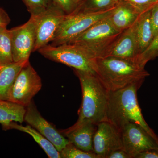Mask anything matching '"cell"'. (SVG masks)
Instances as JSON below:
<instances>
[{
	"label": "cell",
	"instance_id": "1",
	"mask_svg": "<svg viewBox=\"0 0 158 158\" xmlns=\"http://www.w3.org/2000/svg\"><path fill=\"white\" fill-rule=\"evenodd\" d=\"M79 79L82 91V102L79 110V118L69 129L75 128L82 124H98L107 121L109 91L96 75L74 69Z\"/></svg>",
	"mask_w": 158,
	"mask_h": 158
},
{
	"label": "cell",
	"instance_id": "2",
	"mask_svg": "<svg viewBox=\"0 0 158 158\" xmlns=\"http://www.w3.org/2000/svg\"><path fill=\"white\" fill-rule=\"evenodd\" d=\"M141 86L133 84L109 91L107 119L120 131L129 123L138 124L158 142V136L145 121L138 104L137 91Z\"/></svg>",
	"mask_w": 158,
	"mask_h": 158
},
{
	"label": "cell",
	"instance_id": "3",
	"mask_svg": "<svg viewBox=\"0 0 158 158\" xmlns=\"http://www.w3.org/2000/svg\"><path fill=\"white\" fill-rule=\"evenodd\" d=\"M96 75L109 91L142 85L149 73L133 60L109 56L96 59Z\"/></svg>",
	"mask_w": 158,
	"mask_h": 158
},
{
	"label": "cell",
	"instance_id": "4",
	"mask_svg": "<svg viewBox=\"0 0 158 158\" xmlns=\"http://www.w3.org/2000/svg\"><path fill=\"white\" fill-rule=\"evenodd\" d=\"M109 17L96 23L69 44L81 47L94 59L103 58L123 32L113 26Z\"/></svg>",
	"mask_w": 158,
	"mask_h": 158
},
{
	"label": "cell",
	"instance_id": "5",
	"mask_svg": "<svg viewBox=\"0 0 158 158\" xmlns=\"http://www.w3.org/2000/svg\"><path fill=\"white\" fill-rule=\"evenodd\" d=\"M38 52L47 59L62 63L74 69L96 75V59L85 49L73 44L54 46L47 44Z\"/></svg>",
	"mask_w": 158,
	"mask_h": 158
},
{
	"label": "cell",
	"instance_id": "6",
	"mask_svg": "<svg viewBox=\"0 0 158 158\" xmlns=\"http://www.w3.org/2000/svg\"><path fill=\"white\" fill-rule=\"evenodd\" d=\"M115 6L100 12L78 11L66 15L51 45L57 46L70 43L94 24L110 16Z\"/></svg>",
	"mask_w": 158,
	"mask_h": 158
},
{
	"label": "cell",
	"instance_id": "7",
	"mask_svg": "<svg viewBox=\"0 0 158 158\" xmlns=\"http://www.w3.org/2000/svg\"><path fill=\"white\" fill-rule=\"evenodd\" d=\"M42 86L40 77L27 61L20 71L11 86L8 101L26 107Z\"/></svg>",
	"mask_w": 158,
	"mask_h": 158
},
{
	"label": "cell",
	"instance_id": "8",
	"mask_svg": "<svg viewBox=\"0 0 158 158\" xmlns=\"http://www.w3.org/2000/svg\"><path fill=\"white\" fill-rule=\"evenodd\" d=\"M37 16L31 15L24 24L11 29L13 62L29 61L36 40Z\"/></svg>",
	"mask_w": 158,
	"mask_h": 158
},
{
	"label": "cell",
	"instance_id": "9",
	"mask_svg": "<svg viewBox=\"0 0 158 158\" xmlns=\"http://www.w3.org/2000/svg\"><path fill=\"white\" fill-rule=\"evenodd\" d=\"M66 15L52 2L45 11L37 15L36 40L33 52L38 51L53 40Z\"/></svg>",
	"mask_w": 158,
	"mask_h": 158
},
{
	"label": "cell",
	"instance_id": "10",
	"mask_svg": "<svg viewBox=\"0 0 158 158\" xmlns=\"http://www.w3.org/2000/svg\"><path fill=\"white\" fill-rule=\"evenodd\" d=\"M121 149H123L121 131L108 121L97 125L93 150L99 158H108L113 152Z\"/></svg>",
	"mask_w": 158,
	"mask_h": 158
},
{
	"label": "cell",
	"instance_id": "11",
	"mask_svg": "<svg viewBox=\"0 0 158 158\" xmlns=\"http://www.w3.org/2000/svg\"><path fill=\"white\" fill-rule=\"evenodd\" d=\"M120 131L123 149L131 158L148 150L158 148L157 141L138 124L129 123Z\"/></svg>",
	"mask_w": 158,
	"mask_h": 158
},
{
	"label": "cell",
	"instance_id": "12",
	"mask_svg": "<svg viewBox=\"0 0 158 158\" xmlns=\"http://www.w3.org/2000/svg\"><path fill=\"white\" fill-rule=\"evenodd\" d=\"M26 108L24 121L50 141L59 152L69 144L68 139L40 115L34 102Z\"/></svg>",
	"mask_w": 158,
	"mask_h": 158
},
{
	"label": "cell",
	"instance_id": "13",
	"mask_svg": "<svg viewBox=\"0 0 158 158\" xmlns=\"http://www.w3.org/2000/svg\"><path fill=\"white\" fill-rule=\"evenodd\" d=\"M138 56V43L134 23L121 33L104 57H118L136 62Z\"/></svg>",
	"mask_w": 158,
	"mask_h": 158
},
{
	"label": "cell",
	"instance_id": "14",
	"mask_svg": "<svg viewBox=\"0 0 158 158\" xmlns=\"http://www.w3.org/2000/svg\"><path fill=\"white\" fill-rule=\"evenodd\" d=\"M96 127V125L87 123L75 128H67L61 130L60 132L70 143L79 149L87 152H94V136Z\"/></svg>",
	"mask_w": 158,
	"mask_h": 158
},
{
	"label": "cell",
	"instance_id": "15",
	"mask_svg": "<svg viewBox=\"0 0 158 158\" xmlns=\"http://www.w3.org/2000/svg\"><path fill=\"white\" fill-rule=\"evenodd\" d=\"M139 15L129 3L124 0H119L109 18L117 30L123 32L132 26Z\"/></svg>",
	"mask_w": 158,
	"mask_h": 158
},
{
	"label": "cell",
	"instance_id": "16",
	"mask_svg": "<svg viewBox=\"0 0 158 158\" xmlns=\"http://www.w3.org/2000/svg\"><path fill=\"white\" fill-rule=\"evenodd\" d=\"M2 126L3 129L5 131L15 129L29 134L43 149L49 158H61L60 153L53 144L31 126L29 125L23 126L22 125L18 124L15 122H11Z\"/></svg>",
	"mask_w": 158,
	"mask_h": 158
},
{
	"label": "cell",
	"instance_id": "17",
	"mask_svg": "<svg viewBox=\"0 0 158 158\" xmlns=\"http://www.w3.org/2000/svg\"><path fill=\"white\" fill-rule=\"evenodd\" d=\"M150 15L151 10L140 14L135 23L138 56L145 51L153 39Z\"/></svg>",
	"mask_w": 158,
	"mask_h": 158
},
{
	"label": "cell",
	"instance_id": "18",
	"mask_svg": "<svg viewBox=\"0 0 158 158\" xmlns=\"http://www.w3.org/2000/svg\"><path fill=\"white\" fill-rule=\"evenodd\" d=\"M27 61L13 62L4 66L0 73V100L8 101L9 90L20 71Z\"/></svg>",
	"mask_w": 158,
	"mask_h": 158
},
{
	"label": "cell",
	"instance_id": "19",
	"mask_svg": "<svg viewBox=\"0 0 158 158\" xmlns=\"http://www.w3.org/2000/svg\"><path fill=\"white\" fill-rule=\"evenodd\" d=\"M26 108L7 100H0V124H7L11 122L22 123Z\"/></svg>",
	"mask_w": 158,
	"mask_h": 158
},
{
	"label": "cell",
	"instance_id": "20",
	"mask_svg": "<svg viewBox=\"0 0 158 158\" xmlns=\"http://www.w3.org/2000/svg\"><path fill=\"white\" fill-rule=\"evenodd\" d=\"M13 62L11 30L0 29V66H6Z\"/></svg>",
	"mask_w": 158,
	"mask_h": 158
},
{
	"label": "cell",
	"instance_id": "21",
	"mask_svg": "<svg viewBox=\"0 0 158 158\" xmlns=\"http://www.w3.org/2000/svg\"><path fill=\"white\" fill-rule=\"evenodd\" d=\"M119 1V0H83L74 12L84 11L96 12L106 11L115 7Z\"/></svg>",
	"mask_w": 158,
	"mask_h": 158
},
{
	"label": "cell",
	"instance_id": "22",
	"mask_svg": "<svg viewBox=\"0 0 158 158\" xmlns=\"http://www.w3.org/2000/svg\"><path fill=\"white\" fill-rule=\"evenodd\" d=\"M157 57H158V34L148 47L137 57L136 62L141 67L144 68L148 62Z\"/></svg>",
	"mask_w": 158,
	"mask_h": 158
},
{
	"label": "cell",
	"instance_id": "23",
	"mask_svg": "<svg viewBox=\"0 0 158 158\" xmlns=\"http://www.w3.org/2000/svg\"><path fill=\"white\" fill-rule=\"evenodd\" d=\"M59 153L63 158H99L94 152L84 151L70 142Z\"/></svg>",
	"mask_w": 158,
	"mask_h": 158
},
{
	"label": "cell",
	"instance_id": "24",
	"mask_svg": "<svg viewBox=\"0 0 158 158\" xmlns=\"http://www.w3.org/2000/svg\"><path fill=\"white\" fill-rule=\"evenodd\" d=\"M31 15L37 16L45 11L52 4V0H22Z\"/></svg>",
	"mask_w": 158,
	"mask_h": 158
},
{
	"label": "cell",
	"instance_id": "25",
	"mask_svg": "<svg viewBox=\"0 0 158 158\" xmlns=\"http://www.w3.org/2000/svg\"><path fill=\"white\" fill-rule=\"evenodd\" d=\"M135 8L139 14L150 11L156 4L158 0H124Z\"/></svg>",
	"mask_w": 158,
	"mask_h": 158
},
{
	"label": "cell",
	"instance_id": "26",
	"mask_svg": "<svg viewBox=\"0 0 158 158\" xmlns=\"http://www.w3.org/2000/svg\"><path fill=\"white\" fill-rule=\"evenodd\" d=\"M55 5L59 6L66 15L71 14L78 6L77 0H52Z\"/></svg>",
	"mask_w": 158,
	"mask_h": 158
},
{
	"label": "cell",
	"instance_id": "27",
	"mask_svg": "<svg viewBox=\"0 0 158 158\" xmlns=\"http://www.w3.org/2000/svg\"><path fill=\"white\" fill-rule=\"evenodd\" d=\"M150 23L154 38L158 34V3L151 10Z\"/></svg>",
	"mask_w": 158,
	"mask_h": 158
},
{
	"label": "cell",
	"instance_id": "28",
	"mask_svg": "<svg viewBox=\"0 0 158 158\" xmlns=\"http://www.w3.org/2000/svg\"><path fill=\"white\" fill-rule=\"evenodd\" d=\"M135 158H158V148L148 150L140 153Z\"/></svg>",
	"mask_w": 158,
	"mask_h": 158
},
{
	"label": "cell",
	"instance_id": "29",
	"mask_svg": "<svg viewBox=\"0 0 158 158\" xmlns=\"http://www.w3.org/2000/svg\"><path fill=\"white\" fill-rule=\"evenodd\" d=\"M10 22L11 19L9 15L3 8L0 7V29L7 28Z\"/></svg>",
	"mask_w": 158,
	"mask_h": 158
},
{
	"label": "cell",
	"instance_id": "30",
	"mask_svg": "<svg viewBox=\"0 0 158 158\" xmlns=\"http://www.w3.org/2000/svg\"><path fill=\"white\" fill-rule=\"evenodd\" d=\"M108 158H131L123 149H118L110 154Z\"/></svg>",
	"mask_w": 158,
	"mask_h": 158
},
{
	"label": "cell",
	"instance_id": "31",
	"mask_svg": "<svg viewBox=\"0 0 158 158\" xmlns=\"http://www.w3.org/2000/svg\"><path fill=\"white\" fill-rule=\"evenodd\" d=\"M82 1H83V0H77V3L78 4V6H79V4L81 3Z\"/></svg>",
	"mask_w": 158,
	"mask_h": 158
},
{
	"label": "cell",
	"instance_id": "32",
	"mask_svg": "<svg viewBox=\"0 0 158 158\" xmlns=\"http://www.w3.org/2000/svg\"><path fill=\"white\" fill-rule=\"evenodd\" d=\"M4 66H0V73H1V71H2V69Z\"/></svg>",
	"mask_w": 158,
	"mask_h": 158
}]
</instances>
